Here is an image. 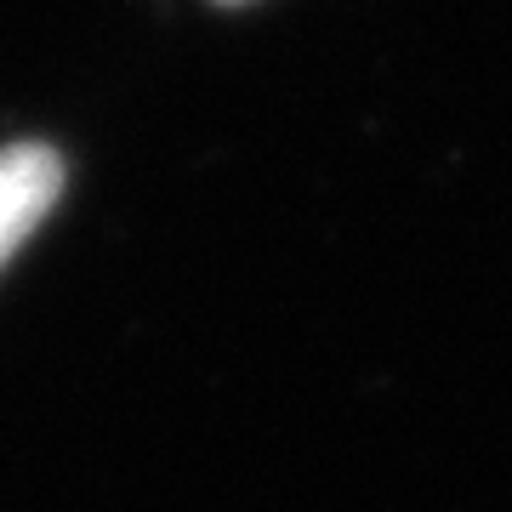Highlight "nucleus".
<instances>
[{"label":"nucleus","mask_w":512,"mask_h":512,"mask_svg":"<svg viewBox=\"0 0 512 512\" xmlns=\"http://www.w3.org/2000/svg\"><path fill=\"white\" fill-rule=\"evenodd\" d=\"M57 194H63V154L52 143H6L0 148V268L46 222Z\"/></svg>","instance_id":"nucleus-1"},{"label":"nucleus","mask_w":512,"mask_h":512,"mask_svg":"<svg viewBox=\"0 0 512 512\" xmlns=\"http://www.w3.org/2000/svg\"><path fill=\"white\" fill-rule=\"evenodd\" d=\"M217 6H245V0H217Z\"/></svg>","instance_id":"nucleus-2"}]
</instances>
